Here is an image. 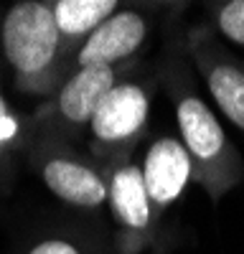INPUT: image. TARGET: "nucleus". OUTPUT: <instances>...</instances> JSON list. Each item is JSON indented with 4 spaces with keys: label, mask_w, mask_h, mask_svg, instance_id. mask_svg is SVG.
Masks as SVG:
<instances>
[{
    "label": "nucleus",
    "mask_w": 244,
    "mask_h": 254,
    "mask_svg": "<svg viewBox=\"0 0 244 254\" xmlns=\"http://www.w3.org/2000/svg\"><path fill=\"white\" fill-rule=\"evenodd\" d=\"M0 38L20 87L28 92H49V87L59 79L61 54L66 49L56 28L51 3H15L5 13Z\"/></svg>",
    "instance_id": "obj_2"
},
{
    "label": "nucleus",
    "mask_w": 244,
    "mask_h": 254,
    "mask_svg": "<svg viewBox=\"0 0 244 254\" xmlns=\"http://www.w3.org/2000/svg\"><path fill=\"white\" fill-rule=\"evenodd\" d=\"M107 203L112 211V219L120 229V249L125 254H135V249H140L148 242L155 224L137 163L122 160L110 168Z\"/></svg>",
    "instance_id": "obj_6"
},
{
    "label": "nucleus",
    "mask_w": 244,
    "mask_h": 254,
    "mask_svg": "<svg viewBox=\"0 0 244 254\" xmlns=\"http://www.w3.org/2000/svg\"><path fill=\"white\" fill-rule=\"evenodd\" d=\"M51 8L64 44L81 46V41L92 36L112 13L120 10V3L117 0H56Z\"/></svg>",
    "instance_id": "obj_10"
},
{
    "label": "nucleus",
    "mask_w": 244,
    "mask_h": 254,
    "mask_svg": "<svg viewBox=\"0 0 244 254\" xmlns=\"http://www.w3.org/2000/svg\"><path fill=\"white\" fill-rule=\"evenodd\" d=\"M117 81V69L112 66H79L74 74H69L59 87L54 102L61 125L69 130H87L99 102Z\"/></svg>",
    "instance_id": "obj_9"
},
{
    "label": "nucleus",
    "mask_w": 244,
    "mask_h": 254,
    "mask_svg": "<svg viewBox=\"0 0 244 254\" xmlns=\"http://www.w3.org/2000/svg\"><path fill=\"white\" fill-rule=\"evenodd\" d=\"M150 31L148 18L140 10H117L102 23L92 36L81 41L76 49V69L79 66H112L127 61L145 44Z\"/></svg>",
    "instance_id": "obj_8"
},
{
    "label": "nucleus",
    "mask_w": 244,
    "mask_h": 254,
    "mask_svg": "<svg viewBox=\"0 0 244 254\" xmlns=\"http://www.w3.org/2000/svg\"><path fill=\"white\" fill-rule=\"evenodd\" d=\"M26 254H99V249H94L79 234H71V231L61 229V231L41 234L36 242H31Z\"/></svg>",
    "instance_id": "obj_11"
},
{
    "label": "nucleus",
    "mask_w": 244,
    "mask_h": 254,
    "mask_svg": "<svg viewBox=\"0 0 244 254\" xmlns=\"http://www.w3.org/2000/svg\"><path fill=\"white\" fill-rule=\"evenodd\" d=\"M36 168L51 193L74 208L97 211L107 203V173L61 142L38 145Z\"/></svg>",
    "instance_id": "obj_4"
},
{
    "label": "nucleus",
    "mask_w": 244,
    "mask_h": 254,
    "mask_svg": "<svg viewBox=\"0 0 244 254\" xmlns=\"http://www.w3.org/2000/svg\"><path fill=\"white\" fill-rule=\"evenodd\" d=\"M214 20H216V33L221 38L244 49V0H227V3L216 5Z\"/></svg>",
    "instance_id": "obj_12"
},
{
    "label": "nucleus",
    "mask_w": 244,
    "mask_h": 254,
    "mask_svg": "<svg viewBox=\"0 0 244 254\" xmlns=\"http://www.w3.org/2000/svg\"><path fill=\"white\" fill-rule=\"evenodd\" d=\"M150 115V92L145 84L137 81H117L99 102L97 112L89 120V137L94 153L107 158L115 165L122 163L130 147L137 142L148 125Z\"/></svg>",
    "instance_id": "obj_3"
},
{
    "label": "nucleus",
    "mask_w": 244,
    "mask_h": 254,
    "mask_svg": "<svg viewBox=\"0 0 244 254\" xmlns=\"http://www.w3.org/2000/svg\"><path fill=\"white\" fill-rule=\"evenodd\" d=\"M140 173L153 216L158 219L183 196L188 181H193V165L181 137L160 135L148 145L145 155H142Z\"/></svg>",
    "instance_id": "obj_7"
},
{
    "label": "nucleus",
    "mask_w": 244,
    "mask_h": 254,
    "mask_svg": "<svg viewBox=\"0 0 244 254\" xmlns=\"http://www.w3.org/2000/svg\"><path fill=\"white\" fill-rule=\"evenodd\" d=\"M18 137V120L10 110V104L5 102V97L0 94V155L8 150V145Z\"/></svg>",
    "instance_id": "obj_13"
},
{
    "label": "nucleus",
    "mask_w": 244,
    "mask_h": 254,
    "mask_svg": "<svg viewBox=\"0 0 244 254\" xmlns=\"http://www.w3.org/2000/svg\"><path fill=\"white\" fill-rule=\"evenodd\" d=\"M166 84L171 89L181 142L193 165V181L201 183L214 201H219L244 181V158L224 132L214 110L198 94L181 61L168 66Z\"/></svg>",
    "instance_id": "obj_1"
},
{
    "label": "nucleus",
    "mask_w": 244,
    "mask_h": 254,
    "mask_svg": "<svg viewBox=\"0 0 244 254\" xmlns=\"http://www.w3.org/2000/svg\"><path fill=\"white\" fill-rule=\"evenodd\" d=\"M188 54L206 84L216 110L244 137V61L229 54L211 28H198L188 38Z\"/></svg>",
    "instance_id": "obj_5"
}]
</instances>
